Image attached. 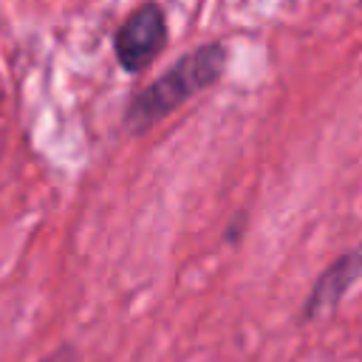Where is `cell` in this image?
I'll use <instances>...</instances> for the list:
<instances>
[{
	"instance_id": "cell-5",
	"label": "cell",
	"mask_w": 362,
	"mask_h": 362,
	"mask_svg": "<svg viewBox=\"0 0 362 362\" xmlns=\"http://www.w3.org/2000/svg\"><path fill=\"white\" fill-rule=\"evenodd\" d=\"M40 362H76V348H71V345H59L54 354H48V356L40 359Z\"/></svg>"
},
{
	"instance_id": "cell-4",
	"label": "cell",
	"mask_w": 362,
	"mask_h": 362,
	"mask_svg": "<svg viewBox=\"0 0 362 362\" xmlns=\"http://www.w3.org/2000/svg\"><path fill=\"white\" fill-rule=\"evenodd\" d=\"M243 223H246V212H238V215L232 218L229 229L223 232V240H226V243H238V240H240V235H243Z\"/></svg>"
},
{
	"instance_id": "cell-2",
	"label": "cell",
	"mask_w": 362,
	"mask_h": 362,
	"mask_svg": "<svg viewBox=\"0 0 362 362\" xmlns=\"http://www.w3.org/2000/svg\"><path fill=\"white\" fill-rule=\"evenodd\" d=\"M167 45V17L158 3L139 6L113 34V51L127 74L144 71Z\"/></svg>"
},
{
	"instance_id": "cell-3",
	"label": "cell",
	"mask_w": 362,
	"mask_h": 362,
	"mask_svg": "<svg viewBox=\"0 0 362 362\" xmlns=\"http://www.w3.org/2000/svg\"><path fill=\"white\" fill-rule=\"evenodd\" d=\"M359 280H362V243L351 246L348 252L334 257L320 272V277L314 280V286L300 308V320L317 322L322 317H331L339 308V303L345 300L348 288H354Z\"/></svg>"
},
{
	"instance_id": "cell-1",
	"label": "cell",
	"mask_w": 362,
	"mask_h": 362,
	"mask_svg": "<svg viewBox=\"0 0 362 362\" xmlns=\"http://www.w3.org/2000/svg\"><path fill=\"white\" fill-rule=\"evenodd\" d=\"M226 68V48L221 42H206L184 54L178 62H173L156 82L141 88L124 110V127L130 133H144L156 122L167 119L175 107H181L187 99L201 93L204 88L215 85Z\"/></svg>"
}]
</instances>
